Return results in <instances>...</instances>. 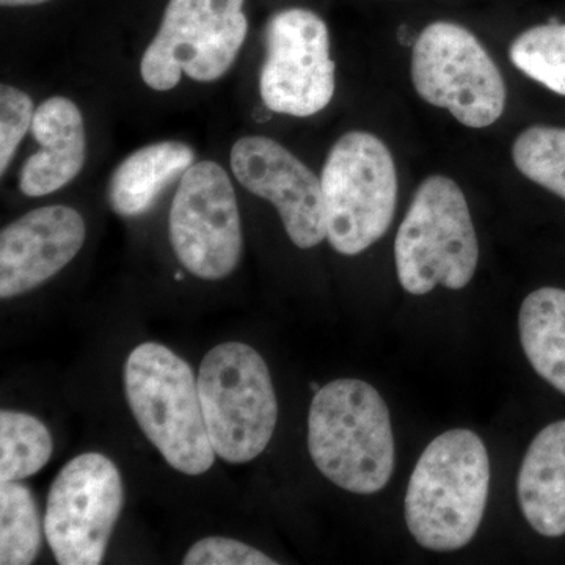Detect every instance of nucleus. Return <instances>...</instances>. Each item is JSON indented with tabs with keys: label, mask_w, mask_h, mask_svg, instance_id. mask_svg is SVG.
Wrapping results in <instances>:
<instances>
[{
	"label": "nucleus",
	"mask_w": 565,
	"mask_h": 565,
	"mask_svg": "<svg viewBox=\"0 0 565 565\" xmlns=\"http://www.w3.org/2000/svg\"><path fill=\"white\" fill-rule=\"evenodd\" d=\"M490 486L489 452L473 430L438 435L415 465L405 494V523L418 545L456 552L473 541Z\"/></svg>",
	"instance_id": "1"
},
{
	"label": "nucleus",
	"mask_w": 565,
	"mask_h": 565,
	"mask_svg": "<svg viewBox=\"0 0 565 565\" xmlns=\"http://www.w3.org/2000/svg\"><path fill=\"white\" fill-rule=\"evenodd\" d=\"M308 451L334 486L356 494L381 492L396 462L392 416L367 382L340 379L315 394L308 414Z\"/></svg>",
	"instance_id": "2"
},
{
	"label": "nucleus",
	"mask_w": 565,
	"mask_h": 565,
	"mask_svg": "<svg viewBox=\"0 0 565 565\" xmlns=\"http://www.w3.org/2000/svg\"><path fill=\"white\" fill-rule=\"evenodd\" d=\"M125 390L141 433L180 473L199 476L215 460L204 422L199 381L166 345H137L125 364Z\"/></svg>",
	"instance_id": "3"
},
{
	"label": "nucleus",
	"mask_w": 565,
	"mask_h": 565,
	"mask_svg": "<svg viewBox=\"0 0 565 565\" xmlns=\"http://www.w3.org/2000/svg\"><path fill=\"white\" fill-rule=\"evenodd\" d=\"M397 278L424 296L435 286L459 291L473 280L479 244L470 207L451 178H427L416 191L394 243Z\"/></svg>",
	"instance_id": "4"
},
{
	"label": "nucleus",
	"mask_w": 565,
	"mask_h": 565,
	"mask_svg": "<svg viewBox=\"0 0 565 565\" xmlns=\"http://www.w3.org/2000/svg\"><path fill=\"white\" fill-rule=\"evenodd\" d=\"M196 381L215 455L228 463L262 456L278 422L277 394L263 356L244 343L215 345Z\"/></svg>",
	"instance_id": "5"
},
{
	"label": "nucleus",
	"mask_w": 565,
	"mask_h": 565,
	"mask_svg": "<svg viewBox=\"0 0 565 565\" xmlns=\"http://www.w3.org/2000/svg\"><path fill=\"white\" fill-rule=\"evenodd\" d=\"M321 184L327 239L334 250L359 255L388 232L397 174L384 141L370 132L344 134L329 152Z\"/></svg>",
	"instance_id": "6"
},
{
	"label": "nucleus",
	"mask_w": 565,
	"mask_h": 565,
	"mask_svg": "<svg viewBox=\"0 0 565 565\" xmlns=\"http://www.w3.org/2000/svg\"><path fill=\"white\" fill-rule=\"evenodd\" d=\"M245 0H169L161 28L141 57V79L173 90L181 74L214 82L232 68L247 39Z\"/></svg>",
	"instance_id": "7"
},
{
	"label": "nucleus",
	"mask_w": 565,
	"mask_h": 565,
	"mask_svg": "<svg viewBox=\"0 0 565 565\" xmlns=\"http://www.w3.org/2000/svg\"><path fill=\"white\" fill-rule=\"evenodd\" d=\"M412 81L424 102L451 111L467 128H487L503 115L508 93L500 70L473 33L455 22H434L416 39Z\"/></svg>",
	"instance_id": "8"
},
{
	"label": "nucleus",
	"mask_w": 565,
	"mask_h": 565,
	"mask_svg": "<svg viewBox=\"0 0 565 565\" xmlns=\"http://www.w3.org/2000/svg\"><path fill=\"white\" fill-rule=\"evenodd\" d=\"M125 503L120 470L109 457H74L52 482L44 534L61 565L103 563Z\"/></svg>",
	"instance_id": "9"
},
{
	"label": "nucleus",
	"mask_w": 565,
	"mask_h": 565,
	"mask_svg": "<svg viewBox=\"0 0 565 565\" xmlns=\"http://www.w3.org/2000/svg\"><path fill=\"white\" fill-rule=\"evenodd\" d=\"M178 262L202 280H222L236 269L244 237L239 207L228 173L203 161L181 178L169 217Z\"/></svg>",
	"instance_id": "10"
},
{
	"label": "nucleus",
	"mask_w": 565,
	"mask_h": 565,
	"mask_svg": "<svg viewBox=\"0 0 565 565\" xmlns=\"http://www.w3.org/2000/svg\"><path fill=\"white\" fill-rule=\"evenodd\" d=\"M264 40L259 93L266 109L299 118L326 109L337 87L326 22L311 10H281L267 22Z\"/></svg>",
	"instance_id": "11"
},
{
	"label": "nucleus",
	"mask_w": 565,
	"mask_h": 565,
	"mask_svg": "<svg viewBox=\"0 0 565 565\" xmlns=\"http://www.w3.org/2000/svg\"><path fill=\"white\" fill-rule=\"evenodd\" d=\"M234 177L277 207L294 245L313 248L327 237L321 180L292 152L267 137H244L232 150Z\"/></svg>",
	"instance_id": "12"
},
{
	"label": "nucleus",
	"mask_w": 565,
	"mask_h": 565,
	"mask_svg": "<svg viewBox=\"0 0 565 565\" xmlns=\"http://www.w3.org/2000/svg\"><path fill=\"white\" fill-rule=\"evenodd\" d=\"M85 243V222L73 207L44 206L0 233V297L39 288L73 262Z\"/></svg>",
	"instance_id": "13"
},
{
	"label": "nucleus",
	"mask_w": 565,
	"mask_h": 565,
	"mask_svg": "<svg viewBox=\"0 0 565 565\" xmlns=\"http://www.w3.org/2000/svg\"><path fill=\"white\" fill-rule=\"evenodd\" d=\"M32 134L41 150L22 166L20 189L28 196L61 191L81 173L85 163V128L79 107L54 96L33 115Z\"/></svg>",
	"instance_id": "14"
},
{
	"label": "nucleus",
	"mask_w": 565,
	"mask_h": 565,
	"mask_svg": "<svg viewBox=\"0 0 565 565\" xmlns=\"http://www.w3.org/2000/svg\"><path fill=\"white\" fill-rule=\"evenodd\" d=\"M516 497L535 533L565 534V419L548 424L531 441L516 479Z\"/></svg>",
	"instance_id": "15"
},
{
	"label": "nucleus",
	"mask_w": 565,
	"mask_h": 565,
	"mask_svg": "<svg viewBox=\"0 0 565 565\" xmlns=\"http://www.w3.org/2000/svg\"><path fill=\"white\" fill-rule=\"evenodd\" d=\"M195 152L182 141H159L129 154L111 173L107 200L121 217H139L193 166Z\"/></svg>",
	"instance_id": "16"
},
{
	"label": "nucleus",
	"mask_w": 565,
	"mask_h": 565,
	"mask_svg": "<svg viewBox=\"0 0 565 565\" xmlns=\"http://www.w3.org/2000/svg\"><path fill=\"white\" fill-rule=\"evenodd\" d=\"M520 341L535 373L565 394V289L531 292L519 315Z\"/></svg>",
	"instance_id": "17"
},
{
	"label": "nucleus",
	"mask_w": 565,
	"mask_h": 565,
	"mask_svg": "<svg viewBox=\"0 0 565 565\" xmlns=\"http://www.w3.org/2000/svg\"><path fill=\"white\" fill-rule=\"evenodd\" d=\"M43 541L39 505L20 481L0 482V564L29 565Z\"/></svg>",
	"instance_id": "18"
},
{
	"label": "nucleus",
	"mask_w": 565,
	"mask_h": 565,
	"mask_svg": "<svg viewBox=\"0 0 565 565\" xmlns=\"http://www.w3.org/2000/svg\"><path fill=\"white\" fill-rule=\"evenodd\" d=\"M54 441L40 419L22 412L0 414V482L22 481L50 462Z\"/></svg>",
	"instance_id": "19"
},
{
	"label": "nucleus",
	"mask_w": 565,
	"mask_h": 565,
	"mask_svg": "<svg viewBox=\"0 0 565 565\" xmlns=\"http://www.w3.org/2000/svg\"><path fill=\"white\" fill-rule=\"evenodd\" d=\"M509 58L531 79L565 96V24L555 20L516 36Z\"/></svg>",
	"instance_id": "20"
},
{
	"label": "nucleus",
	"mask_w": 565,
	"mask_h": 565,
	"mask_svg": "<svg viewBox=\"0 0 565 565\" xmlns=\"http://www.w3.org/2000/svg\"><path fill=\"white\" fill-rule=\"evenodd\" d=\"M512 159L527 180L565 200V128L531 126L516 137Z\"/></svg>",
	"instance_id": "21"
},
{
	"label": "nucleus",
	"mask_w": 565,
	"mask_h": 565,
	"mask_svg": "<svg viewBox=\"0 0 565 565\" xmlns=\"http://www.w3.org/2000/svg\"><path fill=\"white\" fill-rule=\"evenodd\" d=\"M33 103L28 93L11 85L0 87V173H6L21 140L32 128Z\"/></svg>",
	"instance_id": "22"
},
{
	"label": "nucleus",
	"mask_w": 565,
	"mask_h": 565,
	"mask_svg": "<svg viewBox=\"0 0 565 565\" xmlns=\"http://www.w3.org/2000/svg\"><path fill=\"white\" fill-rule=\"evenodd\" d=\"M184 565H275L273 557L259 550L226 537H204L185 553Z\"/></svg>",
	"instance_id": "23"
},
{
	"label": "nucleus",
	"mask_w": 565,
	"mask_h": 565,
	"mask_svg": "<svg viewBox=\"0 0 565 565\" xmlns=\"http://www.w3.org/2000/svg\"><path fill=\"white\" fill-rule=\"evenodd\" d=\"M44 2H47V0H0L2 7H31Z\"/></svg>",
	"instance_id": "24"
},
{
	"label": "nucleus",
	"mask_w": 565,
	"mask_h": 565,
	"mask_svg": "<svg viewBox=\"0 0 565 565\" xmlns=\"http://www.w3.org/2000/svg\"><path fill=\"white\" fill-rule=\"evenodd\" d=\"M397 40H399V43L404 44V46H412V44H415L416 41L412 39L407 25H401L399 31H397Z\"/></svg>",
	"instance_id": "25"
}]
</instances>
